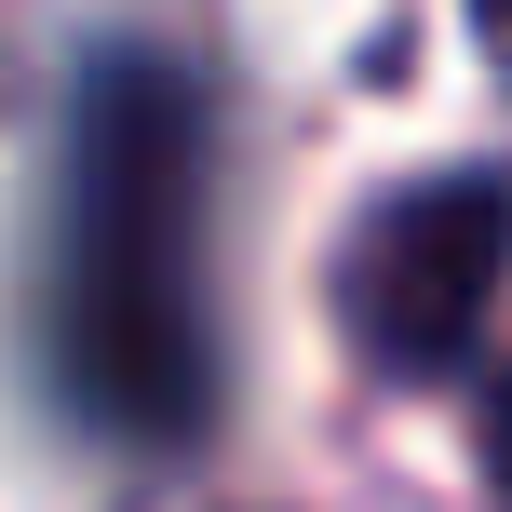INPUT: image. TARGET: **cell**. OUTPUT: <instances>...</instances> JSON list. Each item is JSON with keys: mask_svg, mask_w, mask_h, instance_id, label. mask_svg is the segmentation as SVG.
<instances>
[{"mask_svg": "<svg viewBox=\"0 0 512 512\" xmlns=\"http://www.w3.org/2000/svg\"><path fill=\"white\" fill-rule=\"evenodd\" d=\"M459 14H472V41H486V68L512 81V0H459Z\"/></svg>", "mask_w": 512, "mask_h": 512, "instance_id": "4", "label": "cell"}, {"mask_svg": "<svg viewBox=\"0 0 512 512\" xmlns=\"http://www.w3.org/2000/svg\"><path fill=\"white\" fill-rule=\"evenodd\" d=\"M486 486H499V512H512V378H499V405H486Z\"/></svg>", "mask_w": 512, "mask_h": 512, "instance_id": "3", "label": "cell"}, {"mask_svg": "<svg viewBox=\"0 0 512 512\" xmlns=\"http://www.w3.org/2000/svg\"><path fill=\"white\" fill-rule=\"evenodd\" d=\"M203 176L216 122L203 81L149 41L81 54L68 162H54V391L108 445H189L216 405V337H203Z\"/></svg>", "mask_w": 512, "mask_h": 512, "instance_id": "1", "label": "cell"}, {"mask_svg": "<svg viewBox=\"0 0 512 512\" xmlns=\"http://www.w3.org/2000/svg\"><path fill=\"white\" fill-rule=\"evenodd\" d=\"M512 270V176L499 162H459V176H405L351 216L324 297H337V337H351L378 378H432V364L472 351Z\"/></svg>", "mask_w": 512, "mask_h": 512, "instance_id": "2", "label": "cell"}]
</instances>
